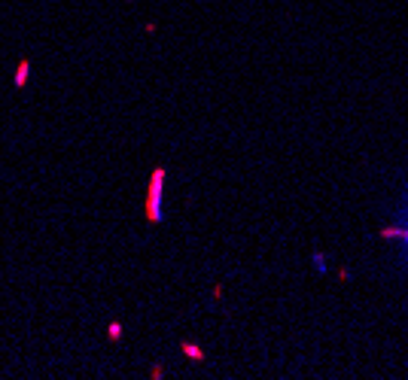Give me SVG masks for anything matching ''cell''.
<instances>
[{"label": "cell", "instance_id": "cell-1", "mask_svg": "<svg viewBox=\"0 0 408 380\" xmlns=\"http://www.w3.org/2000/svg\"><path fill=\"white\" fill-rule=\"evenodd\" d=\"M162 183H165V174L162 170H155L152 174V186H149V219H155V222H162Z\"/></svg>", "mask_w": 408, "mask_h": 380}, {"label": "cell", "instance_id": "cell-2", "mask_svg": "<svg viewBox=\"0 0 408 380\" xmlns=\"http://www.w3.org/2000/svg\"><path fill=\"white\" fill-rule=\"evenodd\" d=\"M30 67H34V64H30L27 58H21V61H18V67H15V76H12V85H15V88H24V85H27Z\"/></svg>", "mask_w": 408, "mask_h": 380}]
</instances>
